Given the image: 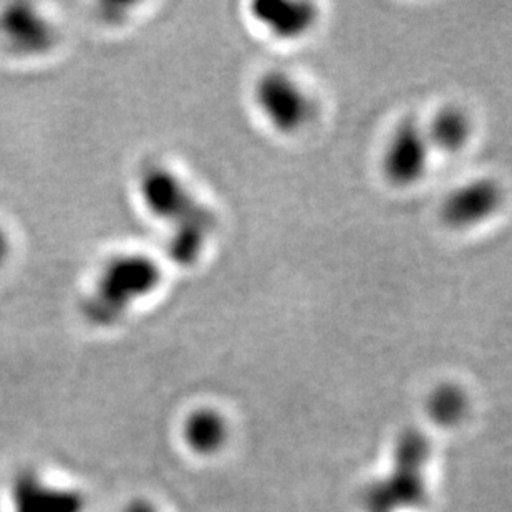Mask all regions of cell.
<instances>
[{
    "mask_svg": "<svg viewBox=\"0 0 512 512\" xmlns=\"http://www.w3.org/2000/svg\"><path fill=\"white\" fill-rule=\"evenodd\" d=\"M468 406V395L463 388L455 383H441L428 395L426 413L435 425L450 428L464 420Z\"/></svg>",
    "mask_w": 512,
    "mask_h": 512,
    "instance_id": "cell-9",
    "label": "cell"
},
{
    "mask_svg": "<svg viewBox=\"0 0 512 512\" xmlns=\"http://www.w3.org/2000/svg\"><path fill=\"white\" fill-rule=\"evenodd\" d=\"M503 186L496 179H469L451 189L441 201L440 218L453 231H471L488 223L503 206Z\"/></svg>",
    "mask_w": 512,
    "mask_h": 512,
    "instance_id": "cell-4",
    "label": "cell"
},
{
    "mask_svg": "<svg viewBox=\"0 0 512 512\" xmlns=\"http://www.w3.org/2000/svg\"><path fill=\"white\" fill-rule=\"evenodd\" d=\"M423 128L433 151L445 155H458L473 141V116L459 105L440 108Z\"/></svg>",
    "mask_w": 512,
    "mask_h": 512,
    "instance_id": "cell-6",
    "label": "cell"
},
{
    "mask_svg": "<svg viewBox=\"0 0 512 512\" xmlns=\"http://www.w3.org/2000/svg\"><path fill=\"white\" fill-rule=\"evenodd\" d=\"M431 155L433 148L423 125L403 120L395 126L383 148L380 161L383 178L395 188H413L428 173Z\"/></svg>",
    "mask_w": 512,
    "mask_h": 512,
    "instance_id": "cell-3",
    "label": "cell"
},
{
    "mask_svg": "<svg viewBox=\"0 0 512 512\" xmlns=\"http://www.w3.org/2000/svg\"><path fill=\"white\" fill-rule=\"evenodd\" d=\"M252 102L262 120L281 135H297L314 120V98L304 83L281 68L267 70L252 85Z\"/></svg>",
    "mask_w": 512,
    "mask_h": 512,
    "instance_id": "cell-2",
    "label": "cell"
},
{
    "mask_svg": "<svg viewBox=\"0 0 512 512\" xmlns=\"http://www.w3.org/2000/svg\"><path fill=\"white\" fill-rule=\"evenodd\" d=\"M183 438L196 455H216L228 443V421L214 408H198L184 420Z\"/></svg>",
    "mask_w": 512,
    "mask_h": 512,
    "instance_id": "cell-7",
    "label": "cell"
},
{
    "mask_svg": "<svg viewBox=\"0 0 512 512\" xmlns=\"http://www.w3.org/2000/svg\"><path fill=\"white\" fill-rule=\"evenodd\" d=\"M145 196L161 218L173 221V254L186 266L198 261L208 247L216 218L213 211L194 198L186 184L166 170H153L145 179Z\"/></svg>",
    "mask_w": 512,
    "mask_h": 512,
    "instance_id": "cell-1",
    "label": "cell"
},
{
    "mask_svg": "<svg viewBox=\"0 0 512 512\" xmlns=\"http://www.w3.org/2000/svg\"><path fill=\"white\" fill-rule=\"evenodd\" d=\"M80 509L82 501L77 494L40 479H20L15 486L17 512H80Z\"/></svg>",
    "mask_w": 512,
    "mask_h": 512,
    "instance_id": "cell-8",
    "label": "cell"
},
{
    "mask_svg": "<svg viewBox=\"0 0 512 512\" xmlns=\"http://www.w3.org/2000/svg\"><path fill=\"white\" fill-rule=\"evenodd\" d=\"M251 17L272 39L297 42L314 32L320 10L304 0H259L251 5Z\"/></svg>",
    "mask_w": 512,
    "mask_h": 512,
    "instance_id": "cell-5",
    "label": "cell"
},
{
    "mask_svg": "<svg viewBox=\"0 0 512 512\" xmlns=\"http://www.w3.org/2000/svg\"><path fill=\"white\" fill-rule=\"evenodd\" d=\"M125 512H160L153 506V504L146 503V501H138V503H131Z\"/></svg>",
    "mask_w": 512,
    "mask_h": 512,
    "instance_id": "cell-10",
    "label": "cell"
}]
</instances>
